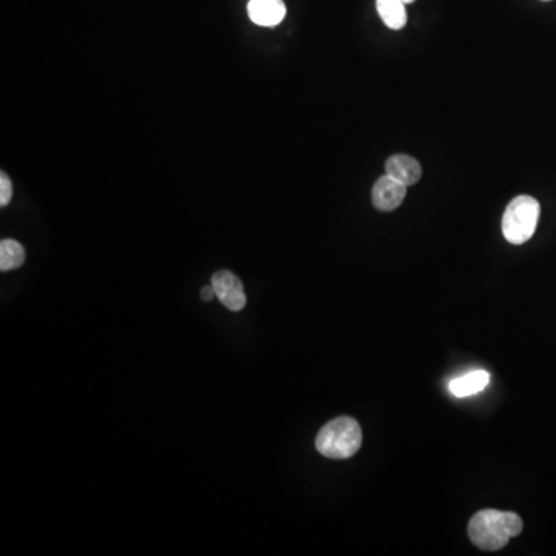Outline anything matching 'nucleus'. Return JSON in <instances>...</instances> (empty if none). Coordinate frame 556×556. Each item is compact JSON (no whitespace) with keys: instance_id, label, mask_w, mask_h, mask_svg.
<instances>
[{"instance_id":"obj_1","label":"nucleus","mask_w":556,"mask_h":556,"mask_svg":"<svg viewBox=\"0 0 556 556\" xmlns=\"http://www.w3.org/2000/svg\"><path fill=\"white\" fill-rule=\"evenodd\" d=\"M523 519L513 512L481 510L468 524V536L478 549L495 552L506 547L510 538L523 532Z\"/></svg>"},{"instance_id":"obj_2","label":"nucleus","mask_w":556,"mask_h":556,"mask_svg":"<svg viewBox=\"0 0 556 556\" xmlns=\"http://www.w3.org/2000/svg\"><path fill=\"white\" fill-rule=\"evenodd\" d=\"M362 447V428L350 416H340L328 422L317 434L316 448L329 459H350Z\"/></svg>"},{"instance_id":"obj_3","label":"nucleus","mask_w":556,"mask_h":556,"mask_svg":"<svg viewBox=\"0 0 556 556\" xmlns=\"http://www.w3.org/2000/svg\"><path fill=\"white\" fill-rule=\"evenodd\" d=\"M540 214V201L530 195L513 198L502 217V234L512 245H524L535 234Z\"/></svg>"},{"instance_id":"obj_4","label":"nucleus","mask_w":556,"mask_h":556,"mask_svg":"<svg viewBox=\"0 0 556 556\" xmlns=\"http://www.w3.org/2000/svg\"><path fill=\"white\" fill-rule=\"evenodd\" d=\"M212 286H214L217 299L223 303V306L232 312L241 311L246 306V294L243 283L237 275L231 271H218L212 277Z\"/></svg>"},{"instance_id":"obj_5","label":"nucleus","mask_w":556,"mask_h":556,"mask_svg":"<svg viewBox=\"0 0 556 556\" xmlns=\"http://www.w3.org/2000/svg\"><path fill=\"white\" fill-rule=\"evenodd\" d=\"M405 197H407V186L394 180L390 175L380 177L374 184L373 194H371L374 207L380 212L396 211L397 207L404 203Z\"/></svg>"},{"instance_id":"obj_6","label":"nucleus","mask_w":556,"mask_h":556,"mask_svg":"<svg viewBox=\"0 0 556 556\" xmlns=\"http://www.w3.org/2000/svg\"><path fill=\"white\" fill-rule=\"evenodd\" d=\"M249 19L260 27H275L285 19L283 0H251L248 5Z\"/></svg>"},{"instance_id":"obj_7","label":"nucleus","mask_w":556,"mask_h":556,"mask_svg":"<svg viewBox=\"0 0 556 556\" xmlns=\"http://www.w3.org/2000/svg\"><path fill=\"white\" fill-rule=\"evenodd\" d=\"M385 170H387V175L407 187L413 186L422 177L421 164L417 163L413 156L404 155V153L390 156L385 164Z\"/></svg>"},{"instance_id":"obj_8","label":"nucleus","mask_w":556,"mask_h":556,"mask_svg":"<svg viewBox=\"0 0 556 556\" xmlns=\"http://www.w3.org/2000/svg\"><path fill=\"white\" fill-rule=\"evenodd\" d=\"M490 384V374L487 371H473L458 379L451 380L450 391L456 397H468L481 393Z\"/></svg>"},{"instance_id":"obj_9","label":"nucleus","mask_w":556,"mask_h":556,"mask_svg":"<svg viewBox=\"0 0 556 556\" xmlns=\"http://www.w3.org/2000/svg\"><path fill=\"white\" fill-rule=\"evenodd\" d=\"M377 13L391 30H402L407 25V10L402 0H376Z\"/></svg>"},{"instance_id":"obj_10","label":"nucleus","mask_w":556,"mask_h":556,"mask_svg":"<svg viewBox=\"0 0 556 556\" xmlns=\"http://www.w3.org/2000/svg\"><path fill=\"white\" fill-rule=\"evenodd\" d=\"M24 263L25 249L19 241H0V271H13V269L21 268Z\"/></svg>"},{"instance_id":"obj_11","label":"nucleus","mask_w":556,"mask_h":556,"mask_svg":"<svg viewBox=\"0 0 556 556\" xmlns=\"http://www.w3.org/2000/svg\"><path fill=\"white\" fill-rule=\"evenodd\" d=\"M11 197H13V184H11V180L8 178V175H5V173L2 172L0 173V206H8V203L11 201Z\"/></svg>"},{"instance_id":"obj_12","label":"nucleus","mask_w":556,"mask_h":556,"mask_svg":"<svg viewBox=\"0 0 556 556\" xmlns=\"http://www.w3.org/2000/svg\"><path fill=\"white\" fill-rule=\"evenodd\" d=\"M214 297H217V295H215L214 286H204V288L201 289V299H203L204 302H212Z\"/></svg>"},{"instance_id":"obj_13","label":"nucleus","mask_w":556,"mask_h":556,"mask_svg":"<svg viewBox=\"0 0 556 556\" xmlns=\"http://www.w3.org/2000/svg\"><path fill=\"white\" fill-rule=\"evenodd\" d=\"M402 2H404L405 5H407V4H413L414 0H402Z\"/></svg>"},{"instance_id":"obj_14","label":"nucleus","mask_w":556,"mask_h":556,"mask_svg":"<svg viewBox=\"0 0 556 556\" xmlns=\"http://www.w3.org/2000/svg\"><path fill=\"white\" fill-rule=\"evenodd\" d=\"M544 2H550V0H544Z\"/></svg>"}]
</instances>
